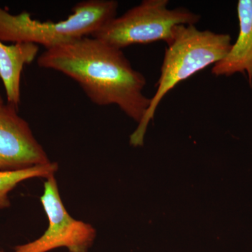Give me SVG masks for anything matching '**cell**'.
<instances>
[{
	"label": "cell",
	"instance_id": "6da1fadb",
	"mask_svg": "<svg viewBox=\"0 0 252 252\" xmlns=\"http://www.w3.org/2000/svg\"><path fill=\"white\" fill-rule=\"evenodd\" d=\"M37 64L71 78L93 103L114 104L138 124L150 105L143 94V74L132 68L122 49L97 38L84 36L46 49Z\"/></svg>",
	"mask_w": 252,
	"mask_h": 252
},
{
	"label": "cell",
	"instance_id": "7a4b0ae2",
	"mask_svg": "<svg viewBox=\"0 0 252 252\" xmlns=\"http://www.w3.org/2000/svg\"><path fill=\"white\" fill-rule=\"evenodd\" d=\"M229 34L200 31L195 25L177 26L173 40L165 49L157 90L137 129L130 137L133 147L144 144L149 122L153 120L159 103L179 83L223 59L231 48Z\"/></svg>",
	"mask_w": 252,
	"mask_h": 252
},
{
	"label": "cell",
	"instance_id": "3957f363",
	"mask_svg": "<svg viewBox=\"0 0 252 252\" xmlns=\"http://www.w3.org/2000/svg\"><path fill=\"white\" fill-rule=\"evenodd\" d=\"M119 3L114 0H86L77 3L72 13L59 22H41L28 12L12 14L0 6V41L31 43L45 50L92 36L117 17Z\"/></svg>",
	"mask_w": 252,
	"mask_h": 252
},
{
	"label": "cell",
	"instance_id": "277c9868",
	"mask_svg": "<svg viewBox=\"0 0 252 252\" xmlns=\"http://www.w3.org/2000/svg\"><path fill=\"white\" fill-rule=\"evenodd\" d=\"M168 0H144L94 32L97 38L119 49L133 44L173 40L177 26L195 25L200 15L185 8L170 9Z\"/></svg>",
	"mask_w": 252,
	"mask_h": 252
},
{
	"label": "cell",
	"instance_id": "5b68a950",
	"mask_svg": "<svg viewBox=\"0 0 252 252\" xmlns=\"http://www.w3.org/2000/svg\"><path fill=\"white\" fill-rule=\"evenodd\" d=\"M40 200L49 220L47 229L39 238L18 245L12 252H50L61 248L69 252H89L95 240V228L69 215L60 195L55 175L46 179Z\"/></svg>",
	"mask_w": 252,
	"mask_h": 252
},
{
	"label": "cell",
	"instance_id": "8992f818",
	"mask_svg": "<svg viewBox=\"0 0 252 252\" xmlns=\"http://www.w3.org/2000/svg\"><path fill=\"white\" fill-rule=\"evenodd\" d=\"M18 107L0 104V171H16L51 162Z\"/></svg>",
	"mask_w": 252,
	"mask_h": 252
},
{
	"label": "cell",
	"instance_id": "52a82bcc",
	"mask_svg": "<svg viewBox=\"0 0 252 252\" xmlns=\"http://www.w3.org/2000/svg\"><path fill=\"white\" fill-rule=\"evenodd\" d=\"M240 32L236 42L229 52L215 63L212 73L217 77H229L235 73H248L252 87V0H240L238 3Z\"/></svg>",
	"mask_w": 252,
	"mask_h": 252
},
{
	"label": "cell",
	"instance_id": "ba28073f",
	"mask_svg": "<svg viewBox=\"0 0 252 252\" xmlns=\"http://www.w3.org/2000/svg\"><path fill=\"white\" fill-rule=\"evenodd\" d=\"M39 51V46L31 43L6 45L0 41V78L4 84L8 103L18 107L23 67L36 59Z\"/></svg>",
	"mask_w": 252,
	"mask_h": 252
},
{
	"label": "cell",
	"instance_id": "9c48e42d",
	"mask_svg": "<svg viewBox=\"0 0 252 252\" xmlns=\"http://www.w3.org/2000/svg\"><path fill=\"white\" fill-rule=\"evenodd\" d=\"M59 170V164L50 162L45 165L16 170V171H0V209L10 207L9 194L23 181L33 178L46 179L56 175Z\"/></svg>",
	"mask_w": 252,
	"mask_h": 252
},
{
	"label": "cell",
	"instance_id": "30bf717a",
	"mask_svg": "<svg viewBox=\"0 0 252 252\" xmlns=\"http://www.w3.org/2000/svg\"><path fill=\"white\" fill-rule=\"evenodd\" d=\"M4 103V100H3L2 97H1V94H0V104Z\"/></svg>",
	"mask_w": 252,
	"mask_h": 252
},
{
	"label": "cell",
	"instance_id": "8fae6325",
	"mask_svg": "<svg viewBox=\"0 0 252 252\" xmlns=\"http://www.w3.org/2000/svg\"><path fill=\"white\" fill-rule=\"evenodd\" d=\"M0 252H1V250H0Z\"/></svg>",
	"mask_w": 252,
	"mask_h": 252
}]
</instances>
